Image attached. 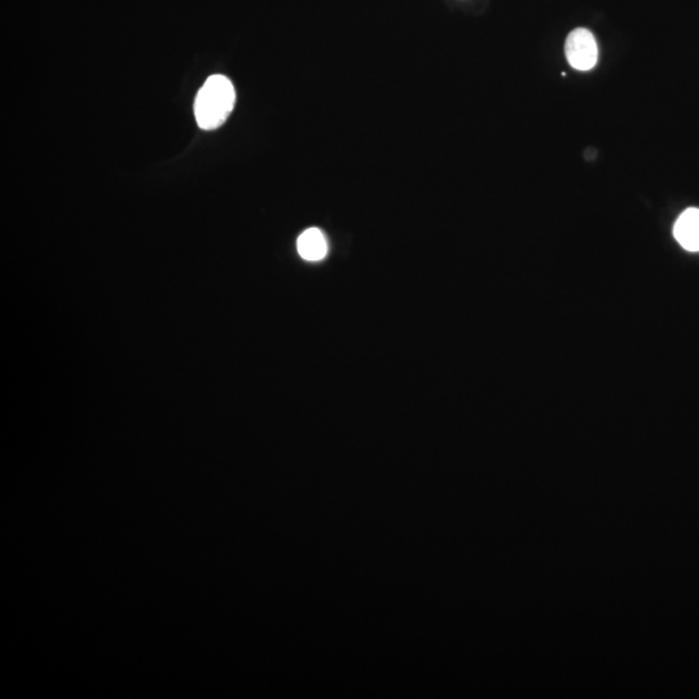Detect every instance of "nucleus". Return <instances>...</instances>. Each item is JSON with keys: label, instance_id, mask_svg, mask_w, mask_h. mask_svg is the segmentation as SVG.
<instances>
[{"label": "nucleus", "instance_id": "obj_1", "mask_svg": "<svg viewBox=\"0 0 699 699\" xmlns=\"http://www.w3.org/2000/svg\"><path fill=\"white\" fill-rule=\"evenodd\" d=\"M236 91L233 83L224 76H211L206 79L195 101V116L200 129H218L235 108Z\"/></svg>", "mask_w": 699, "mask_h": 699}, {"label": "nucleus", "instance_id": "obj_2", "mask_svg": "<svg viewBox=\"0 0 699 699\" xmlns=\"http://www.w3.org/2000/svg\"><path fill=\"white\" fill-rule=\"evenodd\" d=\"M565 55L571 68L580 72L595 68L599 60V46L595 35L584 28L573 30L566 38Z\"/></svg>", "mask_w": 699, "mask_h": 699}, {"label": "nucleus", "instance_id": "obj_3", "mask_svg": "<svg viewBox=\"0 0 699 699\" xmlns=\"http://www.w3.org/2000/svg\"><path fill=\"white\" fill-rule=\"evenodd\" d=\"M674 236L688 252H699V209H688L677 219Z\"/></svg>", "mask_w": 699, "mask_h": 699}, {"label": "nucleus", "instance_id": "obj_4", "mask_svg": "<svg viewBox=\"0 0 699 699\" xmlns=\"http://www.w3.org/2000/svg\"><path fill=\"white\" fill-rule=\"evenodd\" d=\"M297 249L300 256L306 261H322L328 253L327 239L318 228H309L298 237Z\"/></svg>", "mask_w": 699, "mask_h": 699}]
</instances>
